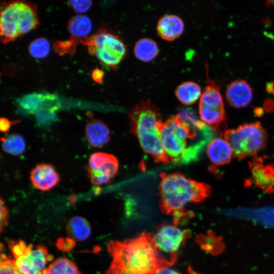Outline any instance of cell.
<instances>
[{
  "label": "cell",
  "instance_id": "cell-6",
  "mask_svg": "<svg viewBox=\"0 0 274 274\" xmlns=\"http://www.w3.org/2000/svg\"><path fill=\"white\" fill-rule=\"evenodd\" d=\"M87 46L90 55L95 56L104 65L115 69L125 57L127 46L123 39L112 30L100 28L80 42Z\"/></svg>",
  "mask_w": 274,
  "mask_h": 274
},
{
  "label": "cell",
  "instance_id": "cell-10",
  "mask_svg": "<svg viewBox=\"0 0 274 274\" xmlns=\"http://www.w3.org/2000/svg\"><path fill=\"white\" fill-rule=\"evenodd\" d=\"M85 169L93 184L104 185L109 183L117 174L118 161L113 155L96 152L90 155Z\"/></svg>",
  "mask_w": 274,
  "mask_h": 274
},
{
  "label": "cell",
  "instance_id": "cell-16",
  "mask_svg": "<svg viewBox=\"0 0 274 274\" xmlns=\"http://www.w3.org/2000/svg\"><path fill=\"white\" fill-rule=\"evenodd\" d=\"M85 136L92 147L98 148L106 144L110 139V132L107 125L98 119H92L85 126Z\"/></svg>",
  "mask_w": 274,
  "mask_h": 274
},
{
  "label": "cell",
  "instance_id": "cell-2",
  "mask_svg": "<svg viewBox=\"0 0 274 274\" xmlns=\"http://www.w3.org/2000/svg\"><path fill=\"white\" fill-rule=\"evenodd\" d=\"M107 249L112 261L106 274H155L170 266L147 231L123 241H111Z\"/></svg>",
  "mask_w": 274,
  "mask_h": 274
},
{
  "label": "cell",
  "instance_id": "cell-31",
  "mask_svg": "<svg viewBox=\"0 0 274 274\" xmlns=\"http://www.w3.org/2000/svg\"><path fill=\"white\" fill-rule=\"evenodd\" d=\"M1 218H0V223H1V232L3 231V229L5 228L7 225L8 217H9V212L7 208V207L4 203L3 198H1Z\"/></svg>",
  "mask_w": 274,
  "mask_h": 274
},
{
  "label": "cell",
  "instance_id": "cell-27",
  "mask_svg": "<svg viewBox=\"0 0 274 274\" xmlns=\"http://www.w3.org/2000/svg\"><path fill=\"white\" fill-rule=\"evenodd\" d=\"M50 50V43L44 38H39L33 40L28 46L29 54L32 57L38 59L46 57L49 54Z\"/></svg>",
  "mask_w": 274,
  "mask_h": 274
},
{
  "label": "cell",
  "instance_id": "cell-24",
  "mask_svg": "<svg viewBox=\"0 0 274 274\" xmlns=\"http://www.w3.org/2000/svg\"><path fill=\"white\" fill-rule=\"evenodd\" d=\"M2 148L6 153L13 155H19L23 153L25 149V142L22 136L12 134L2 138Z\"/></svg>",
  "mask_w": 274,
  "mask_h": 274
},
{
  "label": "cell",
  "instance_id": "cell-22",
  "mask_svg": "<svg viewBox=\"0 0 274 274\" xmlns=\"http://www.w3.org/2000/svg\"><path fill=\"white\" fill-rule=\"evenodd\" d=\"M199 114L200 119L215 130H217L226 119L224 108H211L199 106Z\"/></svg>",
  "mask_w": 274,
  "mask_h": 274
},
{
  "label": "cell",
  "instance_id": "cell-8",
  "mask_svg": "<svg viewBox=\"0 0 274 274\" xmlns=\"http://www.w3.org/2000/svg\"><path fill=\"white\" fill-rule=\"evenodd\" d=\"M15 264L22 274H39L53 257L42 244H26L22 240H7Z\"/></svg>",
  "mask_w": 274,
  "mask_h": 274
},
{
  "label": "cell",
  "instance_id": "cell-21",
  "mask_svg": "<svg viewBox=\"0 0 274 274\" xmlns=\"http://www.w3.org/2000/svg\"><path fill=\"white\" fill-rule=\"evenodd\" d=\"M68 234L74 239L83 241L87 239L91 233V227L88 221L80 216L72 218L66 224Z\"/></svg>",
  "mask_w": 274,
  "mask_h": 274
},
{
  "label": "cell",
  "instance_id": "cell-28",
  "mask_svg": "<svg viewBox=\"0 0 274 274\" xmlns=\"http://www.w3.org/2000/svg\"><path fill=\"white\" fill-rule=\"evenodd\" d=\"M79 42L70 39L65 41H57L53 43L54 50L59 54H68L71 56L75 53Z\"/></svg>",
  "mask_w": 274,
  "mask_h": 274
},
{
  "label": "cell",
  "instance_id": "cell-5",
  "mask_svg": "<svg viewBox=\"0 0 274 274\" xmlns=\"http://www.w3.org/2000/svg\"><path fill=\"white\" fill-rule=\"evenodd\" d=\"M36 6L27 1H15L2 4L0 18L1 42L7 44L37 28Z\"/></svg>",
  "mask_w": 274,
  "mask_h": 274
},
{
  "label": "cell",
  "instance_id": "cell-18",
  "mask_svg": "<svg viewBox=\"0 0 274 274\" xmlns=\"http://www.w3.org/2000/svg\"><path fill=\"white\" fill-rule=\"evenodd\" d=\"M178 99L185 105L194 104L201 95V88L197 83L185 81L179 84L175 92Z\"/></svg>",
  "mask_w": 274,
  "mask_h": 274
},
{
  "label": "cell",
  "instance_id": "cell-14",
  "mask_svg": "<svg viewBox=\"0 0 274 274\" xmlns=\"http://www.w3.org/2000/svg\"><path fill=\"white\" fill-rule=\"evenodd\" d=\"M156 29L162 39L170 41L177 39L183 33L184 23L179 16L174 14H166L158 20Z\"/></svg>",
  "mask_w": 274,
  "mask_h": 274
},
{
  "label": "cell",
  "instance_id": "cell-29",
  "mask_svg": "<svg viewBox=\"0 0 274 274\" xmlns=\"http://www.w3.org/2000/svg\"><path fill=\"white\" fill-rule=\"evenodd\" d=\"M0 274H22L17 268L14 260L1 253Z\"/></svg>",
  "mask_w": 274,
  "mask_h": 274
},
{
  "label": "cell",
  "instance_id": "cell-9",
  "mask_svg": "<svg viewBox=\"0 0 274 274\" xmlns=\"http://www.w3.org/2000/svg\"><path fill=\"white\" fill-rule=\"evenodd\" d=\"M178 226L173 223L161 224L152 233L159 252L170 266L176 262L181 246L191 234L190 231L181 229Z\"/></svg>",
  "mask_w": 274,
  "mask_h": 274
},
{
  "label": "cell",
  "instance_id": "cell-7",
  "mask_svg": "<svg viewBox=\"0 0 274 274\" xmlns=\"http://www.w3.org/2000/svg\"><path fill=\"white\" fill-rule=\"evenodd\" d=\"M225 140L230 145L233 155L242 159L255 155L266 142V133L259 122L246 123L226 130Z\"/></svg>",
  "mask_w": 274,
  "mask_h": 274
},
{
  "label": "cell",
  "instance_id": "cell-32",
  "mask_svg": "<svg viewBox=\"0 0 274 274\" xmlns=\"http://www.w3.org/2000/svg\"><path fill=\"white\" fill-rule=\"evenodd\" d=\"M91 77L95 82L100 84L103 81L104 73L101 70L96 67L92 71Z\"/></svg>",
  "mask_w": 274,
  "mask_h": 274
},
{
  "label": "cell",
  "instance_id": "cell-23",
  "mask_svg": "<svg viewBox=\"0 0 274 274\" xmlns=\"http://www.w3.org/2000/svg\"><path fill=\"white\" fill-rule=\"evenodd\" d=\"M39 274H81L74 262L65 257H60L51 263Z\"/></svg>",
  "mask_w": 274,
  "mask_h": 274
},
{
  "label": "cell",
  "instance_id": "cell-20",
  "mask_svg": "<svg viewBox=\"0 0 274 274\" xmlns=\"http://www.w3.org/2000/svg\"><path fill=\"white\" fill-rule=\"evenodd\" d=\"M200 97L199 106L211 108H222L224 103L219 89V85L210 80Z\"/></svg>",
  "mask_w": 274,
  "mask_h": 274
},
{
  "label": "cell",
  "instance_id": "cell-12",
  "mask_svg": "<svg viewBox=\"0 0 274 274\" xmlns=\"http://www.w3.org/2000/svg\"><path fill=\"white\" fill-rule=\"evenodd\" d=\"M253 89L244 80H236L227 86L225 95L229 104L235 108H242L249 105L253 97Z\"/></svg>",
  "mask_w": 274,
  "mask_h": 274
},
{
  "label": "cell",
  "instance_id": "cell-13",
  "mask_svg": "<svg viewBox=\"0 0 274 274\" xmlns=\"http://www.w3.org/2000/svg\"><path fill=\"white\" fill-rule=\"evenodd\" d=\"M250 166L255 184L267 192L273 191L274 164L264 165L259 159L251 163Z\"/></svg>",
  "mask_w": 274,
  "mask_h": 274
},
{
  "label": "cell",
  "instance_id": "cell-26",
  "mask_svg": "<svg viewBox=\"0 0 274 274\" xmlns=\"http://www.w3.org/2000/svg\"><path fill=\"white\" fill-rule=\"evenodd\" d=\"M196 241L203 250L213 254H220L224 249L222 239L211 232L198 236Z\"/></svg>",
  "mask_w": 274,
  "mask_h": 274
},
{
  "label": "cell",
  "instance_id": "cell-15",
  "mask_svg": "<svg viewBox=\"0 0 274 274\" xmlns=\"http://www.w3.org/2000/svg\"><path fill=\"white\" fill-rule=\"evenodd\" d=\"M207 152L211 162L216 165L229 163L233 154L229 143L221 138L214 139L210 142Z\"/></svg>",
  "mask_w": 274,
  "mask_h": 274
},
{
  "label": "cell",
  "instance_id": "cell-30",
  "mask_svg": "<svg viewBox=\"0 0 274 274\" xmlns=\"http://www.w3.org/2000/svg\"><path fill=\"white\" fill-rule=\"evenodd\" d=\"M92 4V2L91 1L73 0L67 2L68 6L78 13H82L87 11Z\"/></svg>",
  "mask_w": 274,
  "mask_h": 274
},
{
  "label": "cell",
  "instance_id": "cell-4",
  "mask_svg": "<svg viewBox=\"0 0 274 274\" xmlns=\"http://www.w3.org/2000/svg\"><path fill=\"white\" fill-rule=\"evenodd\" d=\"M129 119L131 132L138 139L143 150L157 162H169L161 138L158 108L150 99L141 101L132 108Z\"/></svg>",
  "mask_w": 274,
  "mask_h": 274
},
{
  "label": "cell",
  "instance_id": "cell-35",
  "mask_svg": "<svg viewBox=\"0 0 274 274\" xmlns=\"http://www.w3.org/2000/svg\"><path fill=\"white\" fill-rule=\"evenodd\" d=\"M266 5L268 7H274V1H268L266 3Z\"/></svg>",
  "mask_w": 274,
  "mask_h": 274
},
{
  "label": "cell",
  "instance_id": "cell-19",
  "mask_svg": "<svg viewBox=\"0 0 274 274\" xmlns=\"http://www.w3.org/2000/svg\"><path fill=\"white\" fill-rule=\"evenodd\" d=\"M158 47L154 40L149 38L139 39L135 44L133 51L139 60L148 62L153 60L158 53Z\"/></svg>",
  "mask_w": 274,
  "mask_h": 274
},
{
  "label": "cell",
  "instance_id": "cell-1",
  "mask_svg": "<svg viewBox=\"0 0 274 274\" xmlns=\"http://www.w3.org/2000/svg\"><path fill=\"white\" fill-rule=\"evenodd\" d=\"M164 152L178 164L196 161L213 136L212 128L190 109L182 110L160 124Z\"/></svg>",
  "mask_w": 274,
  "mask_h": 274
},
{
  "label": "cell",
  "instance_id": "cell-25",
  "mask_svg": "<svg viewBox=\"0 0 274 274\" xmlns=\"http://www.w3.org/2000/svg\"><path fill=\"white\" fill-rule=\"evenodd\" d=\"M45 93L32 92L18 98L17 101L20 107L28 113H36L42 106Z\"/></svg>",
  "mask_w": 274,
  "mask_h": 274
},
{
  "label": "cell",
  "instance_id": "cell-3",
  "mask_svg": "<svg viewBox=\"0 0 274 274\" xmlns=\"http://www.w3.org/2000/svg\"><path fill=\"white\" fill-rule=\"evenodd\" d=\"M159 204L162 212L173 218V223L179 225L188 213L186 206L202 202L210 194L208 184L187 178L180 173L160 174Z\"/></svg>",
  "mask_w": 274,
  "mask_h": 274
},
{
  "label": "cell",
  "instance_id": "cell-17",
  "mask_svg": "<svg viewBox=\"0 0 274 274\" xmlns=\"http://www.w3.org/2000/svg\"><path fill=\"white\" fill-rule=\"evenodd\" d=\"M67 29L70 39L80 42L88 38L92 29L90 19L84 15H76L68 21Z\"/></svg>",
  "mask_w": 274,
  "mask_h": 274
},
{
  "label": "cell",
  "instance_id": "cell-33",
  "mask_svg": "<svg viewBox=\"0 0 274 274\" xmlns=\"http://www.w3.org/2000/svg\"><path fill=\"white\" fill-rule=\"evenodd\" d=\"M12 124L7 118L2 117L0 119V130L2 132H6L9 131Z\"/></svg>",
  "mask_w": 274,
  "mask_h": 274
},
{
  "label": "cell",
  "instance_id": "cell-34",
  "mask_svg": "<svg viewBox=\"0 0 274 274\" xmlns=\"http://www.w3.org/2000/svg\"><path fill=\"white\" fill-rule=\"evenodd\" d=\"M155 274H181L178 271L169 268V267H166L159 270Z\"/></svg>",
  "mask_w": 274,
  "mask_h": 274
},
{
  "label": "cell",
  "instance_id": "cell-11",
  "mask_svg": "<svg viewBox=\"0 0 274 274\" xmlns=\"http://www.w3.org/2000/svg\"><path fill=\"white\" fill-rule=\"evenodd\" d=\"M30 180L32 185L42 191L54 187L60 178L55 168L50 164L42 163L36 165L30 172Z\"/></svg>",
  "mask_w": 274,
  "mask_h": 274
}]
</instances>
